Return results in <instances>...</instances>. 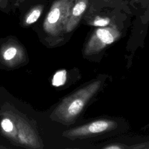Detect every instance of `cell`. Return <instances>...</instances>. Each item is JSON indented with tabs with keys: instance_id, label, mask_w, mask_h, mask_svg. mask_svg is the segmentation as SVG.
Returning <instances> with one entry per match:
<instances>
[{
	"instance_id": "277c9868",
	"label": "cell",
	"mask_w": 149,
	"mask_h": 149,
	"mask_svg": "<svg viewBox=\"0 0 149 149\" xmlns=\"http://www.w3.org/2000/svg\"><path fill=\"white\" fill-rule=\"evenodd\" d=\"M117 123L107 119H97L83 125L70 129L65 133V136L70 139H81L98 136L115 129Z\"/></svg>"
},
{
	"instance_id": "9c48e42d",
	"label": "cell",
	"mask_w": 149,
	"mask_h": 149,
	"mask_svg": "<svg viewBox=\"0 0 149 149\" xmlns=\"http://www.w3.org/2000/svg\"><path fill=\"white\" fill-rule=\"evenodd\" d=\"M1 127L3 130L8 133L11 132L13 129L12 122L9 119H3L1 122Z\"/></svg>"
},
{
	"instance_id": "8992f818",
	"label": "cell",
	"mask_w": 149,
	"mask_h": 149,
	"mask_svg": "<svg viewBox=\"0 0 149 149\" xmlns=\"http://www.w3.org/2000/svg\"><path fill=\"white\" fill-rule=\"evenodd\" d=\"M44 9V5L37 4L33 6L27 13L24 19V23L26 25H30L35 23L40 17Z\"/></svg>"
},
{
	"instance_id": "3957f363",
	"label": "cell",
	"mask_w": 149,
	"mask_h": 149,
	"mask_svg": "<svg viewBox=\"0 0 149 149\" xmlns=\"http://www.w3.org/2000/svg\"><path fill=\"white\" fill-rule=\"evenodd\" d=\"M120 32L115 26H104L95 29L83 49V55L91 56L102 51L117 40Z\"/></svg>"
},
{
	"instance_id": "5bb4252c",
	"label": "cell",
	"mask_w": 149,
	"mask_h": 149,
	"mask_svg": "<svg viewBox=\"0 0 149 149\" xmlns=\"http://www.w3.org/2000/svg\"><path fill=\"white\" fill-rule=\"evenodd\" d=\"M146 146H145L144 147V148H149V142H148V143H146Z\"/></svg>"
},
{
	"instance_id": "8fae6325",
	"label": "cell",
	"mask_w": 149,
	"mask_h": 149,
	"mask_svg": "<svg viewBox=\"0 0 149 149\" xmlns=\"http://www.w3.org/2000/svg\"><path fill=\"white\" fill-rule=\"evenodd\" d=\"M10 9L9 0H0V9L3 11H8Z\"/></svg>"
},
{
	"instance_id": "4fadbf2b",
	"label": "cell",
	"mask_w": 149,
	"mask_h": 149,
	"mask_svg": "<svg viewBox=\"0 0 149 149\" xmlns=\"http://www.w3.org/2000/svg\"><path fill=\"white\" fill-rule=\"evenodd\" d=\"M24 1V0H15V4L19 6L21 3H22Z\"/></svg>"
},
{
	"instance_id": "6da1fadb",
	"label": "cell",
	"mask_w": 149,
	"mask_h": 149,
	"mask_svg": "<svg viewBox=\"0 0 149 149\" xmlns=\"http://www.w3.org/2000/svg\"><path fill=\"white\" fill-rule=\"evenodd\" d=\"M102 82L95 80L63 100L56 109L55 114L62 123L70 125L75 122L89 101L98 92Z\"/></svg>"
},
{
	"instance_id": "ba28073f",
	"label": "cell",
	"mask_w": 149,
	"mask_h": 149,
	"mask_svg": "<svg viewBox=\"0 0 149 149\" xmlns=\"http://www.w3.org/2000/svg\"><path fill=\"white\" fill-rule=\"evenodd\" d=\"M110 23V20L107 17L96 16L91 22V24L96 26H107Z\"/></svg>"
},
{
	"instance_id": "52a82bcc",
	"label": "cell",
	"mask_w": 149,
	"mask_h": 149,
	"mask_svg": "<svg viewBox=\"0 0 149 149\" xmlns=\"http://www.w3.org/2000/svg\"><path fill=\"white\" fill-rule=\"evenodd\" d=\"M66 80V73L64 70L57 72L54 76L52 81V85L54 86H59L62 85Z\"/></svg>"
},
{
	"instance_id": "7a4b0ae2",
	"label": "cell",
	"mask_w": 149,
	"mask_h": 149,
	"mask_svg": "<svg viewBox=\"0 0 149 149\" xmlns=\"http://www.w3.org/2000/svg\"><path fill=\"white\" fill-rule=\"evenodd\" d=\"M76 0H56L48 11L44 22V28L52 34L65 31V27Z\"/></svg>"
},
{
	"instance_id": "30bf717a",
	"label": "cell",
	"mask_w": 149,
	"mask_h": 149,
	"mask_svg": "<svg viewBox=\"0 0 149 149\" xmlns=\"http://www.w3.org/2000/svg\"><path fill=\"white\" fill-rule=\"evenodd\" d=\"M16 52H17V50L14 47L9 48L5 51L3 54V58L6 61L10 60L15 57V56L16 54Z\"/></svg>"
},
{
	"instance_id": "7c38bea8",
	"label": "cell",
	"mask_w": 149,
	"mask_h": 149,
	"mask_svg": "<svg viewBox=\"0 0 149 149\" xmlns=\"http://www.w3.org/2000/svg\"><path fill=\"white\" fill-rule=\"evenodd\" d=\"M127 148V147H125L123 146H122V144H111L108 146H106L105 147H104V148L105 149H122V148Z\"/></svg>"
},
{
	"instance_id": "5b68a950",
	"label": "cell",
	"mask_w": 149,
	"mask_h": 149,
	"mask_svg": "<svg viewBox=\"0 0 149 149\" xmlns=\"http://www.w3.org/2000/svg\"><path fill=\"white\" fill-rule=\"evenodd\" d=\"M88 0H76L71 9L65 31H73L80 22L83 14L87 8Z\"/></svg>"
}]
</instances>
